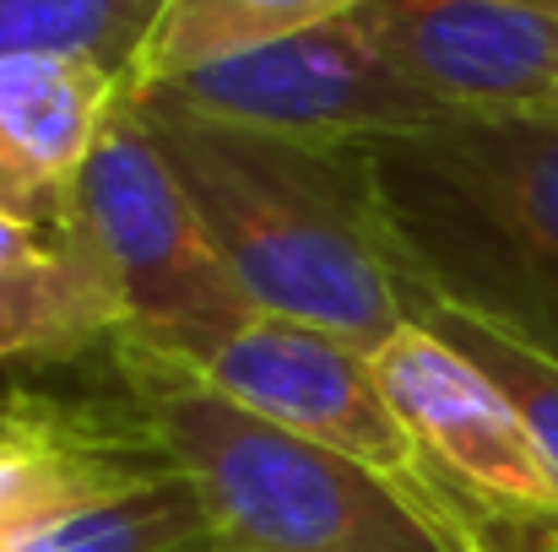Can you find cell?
<instances>
[{"mask_svg": "<svg viewBox=\"0 0 558 552\" xmlns=\"http://www.w3.org/2000/svg\"><path fill=\"white\" fill-rule=\"evenodd\" d=\"M201 373L228 401L250 406L255 417H266L299 439H315V444L379 471L385 482L407 488L412 499H423L417 450L385 401L374 353L353 347L348 336H331V331L288 320V315H255L239 336H228L201 364Z\"/></svg>", "mask_w": 558, "mask_h": 552, "instance_id": "obj_7", "label": "cell"}, {"mask_svg": "<svg viewBox=\"0 0 558 552\" xmlns=\"http://www.w3.org/2000/svg\"><path fill=\"white\" fill-rule=\"evenodd\" d=\"M412 298L558 358V109L439 114L364 142Z\"/></svg>", "mask_w": 558, "mask_h": 552, "instance_id": "obj_2", "label": "cell"}, {"mask_svg": "<svg viewBox=\"0 0 558 552\" xmlns=\"http://www.w3.org/2000/svg\"><path fill=\"white\" fill-rule=\"evenodd\" d=\"M554 552H558V548H554Z\"/></svg>", "mask_w": 558, "mask_h": 552, "instance_id": "obj_18", "label": "cell"}, {"mask_svg": "<svg viewBox=\"0 0 558 552\" xmlns=\"http://www.w3.org/2000/svg\"><path fill=\"white\" fill-rule=\"evenodd\" d=\"M169 0H0V60L76 54L131 82Z\"/></svg>", "mask_w": 558, "mask_h": 552, "instance_id": "obj_14", "label": "cell"}, {"mask_svg": "<svg viewBox=\"0 0 558 552\" xmlns=\"http://www.w3.org/2000/svg\"><path fill=\"white\" fill-rule=\"evenodd\" d=\"M120 336L125 309L82 222L0 217V368L71 364Z\"/></svg>", "mask_w": 558, "mask_h": 552, "instance_id": "obj_11", "label": "cell"}, {"mask_svg": "<svg viewBox=\"0 0 558 552\" xmlns=\"http://www.w3.org/2000/svg\"><path fill=\"white\" fill-rule=\"evenodd\" d=\"M0 433H5V395H0Z\"/></svg>", "mask_w": 558, "mask_h": 552, "instance_id": "obj_16", "label": "cell"}, {"mask_svg": "<svg viewBox=\"0 0 558 552\" xmlns=\"http://www.w3.org/2000/svg\"><path fill=\"white\" fill-rule=\"evenodd\" d=\"M359 5H369V0H169L158 27H153V38L136 54L131 93L163 87L174 76L201 71V65L250 54L260 44L342 22Z\"/></svg>", "mask_w": 558, "mask_h": 552, "instance_id": "obj_12", "label": "cell"}, {"mask_svg": "<svg viewBox=\"0 0 558 552\" xmlns=\"http://www.w3.org/2000/svg\"><path fill=\"white\" fill-rule=\"evenodd\" d=\"M353 22L445 114L558 109V11L543 0H369Z\"/></svg>", "mask_w": 558, "mask_h": 552, "instance_id": "obj_8", "label": "cell"}, {"mask_svg": "<svg viewBox=\"0 0 558 552\" xmlns=\"http://www.w3.org/2000/svg\"><path fill=\"white\" fill-rule=\"evenodd\" d=\"M407 320H417L423 331H434L439 342H450L461 358H472L483 368L505 390V401L521 412L526 433L537 439V450L548 455V466L558 471V358L554 353H543V347H532V342H521V336H510V331H499L488 320H472V315H461L450 304H434V298H412Z\"/></svg>", "mask_w": 558, "mask_h": 552, "instance_id": "obj_15", "label": "cell"}, {"mask_svg": "<svg viewBox=\"0 0 558 552\" xmlns=\"http://www.w3.org/2000/svg\"><path fill=\"white\" fill-rule=\"evenodd\" d=\"M125 76L76 54L0 60V217L54 222L125 98Z\"/></svg>", "mask_w": 558, "mask_h": 552, "instance_id": "obj_10", "label": "cell"}, {"mask_svg": "<svg viewBox=\"0 0 558 552\" xmlns=\"http://www.w3.org/2000/svg\"><path fill=\"white\" fill-rule=\"evenodd\" d=\"M71 217L93 238L120 309L125 336L153 353L206 364L228 336H239L260 309L217 255L201 211L190 206L185 184L174 180L169 158L158 152L131 87L114 103L82 184Z\"/></svg>", "mask_w": 558, "mask_h": 552, "instance_id": "obj_4", "label": "cell"}, {"mask_svg": "<svg viewBox=\"0 0 558 552\" xmlns=\"http://www.w3.org/2000/svg\"><path fill=\"white\" fill-rule=\"evenodd\" d=\"M27 552H217V542L195 482L174 461H163L158 471L65 515Z\"/></svg>", "mask_w": 558, "mask_h": 552, "instance_id": "obj_13", "label": "cell"}, {"mask_svg": "<svg viewBox=\"0 0 558 552\" xmlns=\"http://www.w3.org/2000/svg\"><path fill=\"white\" fill-rule=\"evenodd\" d=\"M217 255L260 315H288L379 353L407 326L364 147L288 142L131 93Z\"/></svg>", "mask_w": 558, "mask_h": 552, "instance_id": "obj_1", "label": "cell"}, {"mask_svg": "<svg viewBox=\"0 0 558 552\" xmlns=\"http://www.w3.org/2000/svg\"><path fill=\"white\" fill-rule=\"evenodd\" d=\"M163 461L169 450L147 433L131 401L104 406L11 390L0 433V552H27L65 515Z\"/></svg>", "mask_w": 558, "mask_h": 552, "instance_id": "obj_9", "label": "cell"}, {"mask_svg": "<svg viewBox=\"0 0 558 552\" xmlns=\"http://www.w3.org/2000/svg\"><path fill=\"white\" fill-rule=\"evenodd\" d=\"M543 5H554V11H558V0H543Z\"/></svg>", "mask_w": 558, "mask_h": 552, "instance_id": "obj_17", "label": "cell"}, {"mask_svg": "<svg viewBox=\"0 0 558 552\" xmlns=\"http://www.w3.org/2000/svg\"><path fill=\"white\" fill-rule=\"evenodd\" d=\"M374 373L417 450L423 499L461 552L558 548V471L483 368L407 320L374 353Z\"/></svg>", "mask_w": 558, "mask_h": 552, "instance_id": "obj_5", "label": "cell"}, {"mask_svg": "<svg viewBox=\"0 0 558 552\" xmlns=\"http://www.w3.org/2000/svg\"><path fill=\"white\" fill-rule=\"evenodd\" d=\"M142 93H163L180 109L222 125L320 147H364L374 136L417 131L445 114L379 60V49L359 33L353 16L260 44L250 54L201 65Z\"/></svg>", "mask_w": 558, "mask_h": 552, "instance_id": "obj_6", "label": "cell"}, {"mask_svg": "<svg viewBox=\"0 0 558 552\" xmlns=\"http://www.w3.org/2000/svg\"><path fill=\"white\" fill-rule=\"evenodd\" d=\"M109 364L131 412L195 482L217 552H461L423 499L255 417L185 358L114 342Z\"/></svg>", "mask_w": 558, "mask_h": 552, "instance_id": "obj_3", "label": "cell"}]
</instances>
